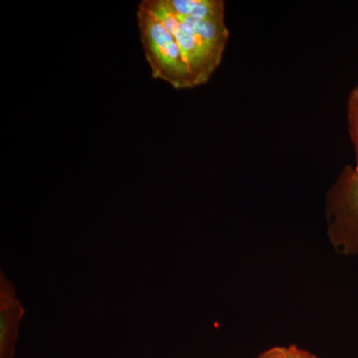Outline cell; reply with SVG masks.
<instances>
[{
	"instance_id": "4",
	"label": "cell",
	"mask_w": 358,
	"mask_h": 358,
	"mask_svg": "<svg viewBox=\"0 0 358 358\" xmlns=\"http://www.w3.org/2000/svg\"><path fill=\"white\" fill-rule=\"evenodd\" d=\"M348 131L355 147V166H358V84L350 92L348 100Z\"/></svg>"
},
{
	"instance_id": "5",
	"label": "cell",
	"mask_w": 358,
	"mask_h": 358,
	"mask_svg": "<svg viewBox=\"0 0 358 358\" xmlns=\"http://www.w3.org/2000/svg\"><path fill=\"white\" fill-rule=\"evenodd\" d=\"M256 358H320L313 353L296 345L274 346L259 355Z\"/></svg>"
},
{
	"instance_id": "3",
	"label": "cell",
	"mask_w": 358,
	"mask_h": 358,
	"mask_svg": "<svg viewBox=\"0 0 358 358\" xmlns=\"http://www.w3.org/2000/svg\"><path fill=\"white\" fill-rule=\"evenodd\" d=\"M24 308L16 294L13 282L0 275V358H14Z\"/></svg>"
},
{
	"instance_id": "1",
	"label": "cell",
	"mask_w": 358,
	"mask_h": 358,
	"mask_svg": "<svg viewBox=\"0 0 358 358\" xmlns=\"http://www.w3.org/2000/svg\"><path fill=\"white\" fill-rule=\"evenodd\" d=\"M136 15L155 79L178 90L209 81L229 39L223 0H143Z\"/></svg>"
},
{
	"instance_id": "2",
	"label": "cell",
	"mask_w": 358,
	"mask_h": 358,
	"mask_svg": "<svg viewBox=\"0 0 358 358\" xmlns=\"http://www.w3.org/2000/svg\"><path fill=\"white\" fill-rule=\"evenodd\" d=\"M327 236L339 253L358 254V166H348L327 195Z\"/></svg>"
}]
</instances>
